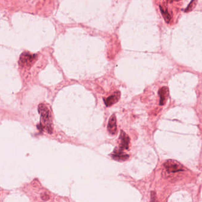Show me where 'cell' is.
Returning a JSON list of instances; mask_svg holds the SVG:
<instances>
[{"mask_svg": "<svg viewBox=\"0 0 202 202\" xmlns=\"http://www.w3.org/2000/svg\"><path fill=\"white\" fill-rule=\"evenodd\" d=\"M38 111L40 115L41 123L43 128L46 129L49 133H52V117L48 108L44 104H40L38 107Z\"/></svg>", "mask_w": 202, "mask_h": 202, "instance_id": "6da1fadb", "label": "cell"}, {"mask_svg": "<svg viewBox=\"0 0 202 202\" xmlns=\"http://www.w3.org/2000/svg\"><path fill=\"white\" fill-rule=\"evenodd\" d=\"M164 167L168 173H174L185 170V168L176 160L168 159L164 163Z\"/></svg>", "mask_w": 202, "mask_h": 202, "instance_id": "7a4b0ae2", "label": "cell"}, {"mask_svg": "<svg viewBox=\"0 0 202 202\" xmlns=\"http://www.w3.org/2000/svg\"><path fill=\"white\" fill-rule=\"evenodd\" d=\"M35 58H36V55L30 54L27 52H24L22 53L20 58L19 64L23 67L30 66L33 64Z\"/></svg>", "mask_w": 202, "mask_h": 202, "instance_id": "3957f363", "label": "cell"}, {"mask_svg": "<svg viewBox=\"0 0 202 202\" xmlns=\"http://www.w3.org/2000/svg\"><path fill=\"white\" fill-rule=\"evenodd\" d=\"M119 139H120L119 148L122 150L128 149L129 143H130V139L128 136V135L124 132H123V130H122L120 132Z\"/></svg>", "mask_w": 202, "mask_h": 202, "instance_id": "277c9868", "label": "cell"}, {"mask_svg": "<svg viewBox=\"0 0 202 202\" xmlns=\"http://www.w3.org/2000/svg\"><path fill=\"white\" fill-rule=\"evenodd\" d=\"M112 157L114 159L119 161H126L129 158V155L124 154L123 152V150L120 149V148L119 149H116L112 154Z\"/></svg>", "mask_w": 202, "mask_h": 202, "instance_id": "5b68a950", "label": "cell"}, {"mask_svg": "<svg viewBox=\"0 0 202 202\" xmlns=\"http://www.w3.org/2000/svg\"><path fill=\"white\" fill-rule=\"evenodd\" d=\"M107 130L110 134L112 135H115L117 133L116 117L115 115L112 116L109 119L108 125H107Z\"/></svg>", "mask_w": 202, "mask_h": 202, "instance_id": "8992f818", "label": "cell"}, {"mask_svg": "<svg viewBox=\"0 0 202 202\" xmlns=\"http://www.w3.org/2000/svg\"><path fill=\"white\" fill-rule=\"evenodd\" d=\"M158 94L160 97L159 104L161 106L165 105L166 100L168 97L169 95V90L166 87H163L161 88L158 91Z\"/></svg>", "mask_w": 202, "mask_h": 202, "instance_id": "52a82bcc", "label": "cell"}, {"mask_svg": "<svg viewBox=\"0 0 202 202\" xmlns=\"http://www.w3.org/2000/svg\"><path fill=\"white\" fill-rule=\"evenodd\" d=\"M120 97V93L119 91H116L113 94H112V95L109 96L107 99H106L104 101L105 103V104L106 106H111L113 104H115L116 103H117V101H119V99Z\"/></svg>", "mask_w": 202, "mask_h": 202, "instance_id": "ba28073f", "label": "cell"}, {"mask_svg": "<svg viewBox=\"0 0 202 202\" xmlns=\"http://www.w3.org/2000/svg\"><path fill=\"white\" fill-rule=\"evenodd\" d=\"M159 8H160V11L161 12V14L162 15V17H164L165 21L167 23H170L171 19V16L168 13L167 8L165 7L164 6H159Z\"/></svg>", "mask_w": 202, "mask_h": 202, "instance_id": "9c48e42d", "label": "cell"}, {"mask_svg": "<svg viewBox=\"0 0 202 202\" xmlns=\"http://www.w3.org/2000/svg\"><path fill=\"white\" fill-rule=\"evenodd\" d=\"M197 1H191L190 3L189 4L188 6L186 8L185 12H190V11H192L195 8L196 4H197Z\"/></svg>", "mask_w": 202, "mask_h": 202, "instance_id": "30bf717a", "label": "cell"}, {"mask_svg": "<svg viewBox=\"0 0 202 202\" xmlns=\"http://www.w3.org/2000/svg\"><path fill=\"white\" fill-rule=\"evenodd\" d=\"M150 202H158V199H157V196L155 191H151Z\"/></svg>", "mask_w": 202, "mask_h": 202, "instance_id": "8fae6325", "label": "cell"}, {"mask_svg": "<svg viewBox=\"0 0 202 202\" xmlns=\"http://www.w3.org/2000/svg\"><path fill=\"white\" fill-rule=\"evenodd\" d=\"M42 199L44 200H47L49 199V197L48 195H46V194H43V195H42Z\"/></svg>", "mask_w": 202, "mask_h": 202, "instance_id": "7c38bea8", "label": "cell"}]
</instances>
